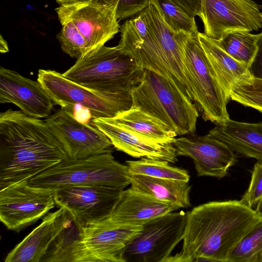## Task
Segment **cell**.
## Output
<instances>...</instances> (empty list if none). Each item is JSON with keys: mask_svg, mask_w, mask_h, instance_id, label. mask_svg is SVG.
I'll use <instances>...</instances> for the list:
<instances>
[{"mask_svg": "<svg viewBox=\"0 0 262 262\" xmlns=\"http://www.w3.org/2000/svg\"><path fill=\"white\" fill-rule=\"evenodd\" d=\"M262 220L241 200L209 202L187 212L181 250L166 262H228L241 241Z\"/></svg>", "mask_w": 262, "mask_h": 262, "instance_id": "cell-1", "label": "cell"}, {"mask_svg": "<svg viewBox=\"0 0 262 262\" xmlns=\"http://www.w3.org/2000/svg\"><path fill=\"white\" fill-rule=\"evenodd\" d=\"M69 159L45 120L9 109L0 114V188Z\"/></svg>", "mask_w": 262, "mask_h": 262, "instance_id": "cell-2", "label": "cell"}, {"mask_svg": "<svg viewBox=\"0 0 262 262\" xmlns=\"http://www.w3.org/2000/svg\"><path fill=\"white\" fill-rule=\"evenodd\" d=\"M144 71L134 57L118 46L104 45L77 59L62 74L91 90L120 93L130 92L141 81Z\"/></svg>", "mask_w": 262, "mask_h": 262, "instance_id": "cell-3", "label": "cell"}, {"mask_svg": "<svg viewBox=\"0 0 262 262\" xmlns=\"http://www.w3.org/2000/svg\"><path fill=\"white\" fill-rule=\"evenodd\" d=\"M130 93L132 107L161 120L178 135L195 132L199 117L196 107L167 78L144 69L141 81Z\"/></svg>", "mask_w": 262, "mask_h": 262, "instance_id": "cell-4", "label": "cell"}, {"mask_svg": "<svg viewBox=\"0 0 262 262\" xmlns=\"http://www.w3.org/2000/svg\"><path fill=\"white\" fill-rule=\"evenodd\" d=\"M126 165L117 161L112 152L78 159H68L29 180L34 186L54 191L79 185L124 189L130 184Z\"/></svg>", "mask_w": 262, "mask_h": 262, "instance_id": "cell-5", "label": "cell"}, {"mask_svg": "<svg viewBox=\"0 0 262 262\" xmlns=\"http://www.w3.org/2000/svg\"><path fill=\"white\" fill-rule=\"evenodd\" d=\"M198 35L181 32L187 80L203 119L220 124L229 119L227 104L230 98L219 81Z\"/></svg>", "mask_w": 262, "mask_h": 262, "instance_id": "cell-6", "label": "cell"}, {"mask_svg": "<svg viewBox=\"0 0 262 262\" xmlns=\"http://www.w3.org/2000/svg\"><path fill=\"white\" fill-rule=\"evenodd\" d=\"M37 80L55 104L73 112L76 106L85 108L92 118H113L129 110L131 93H105L90 90L68 79L58 72L40 69Z\"/></svg>", "mask_w": 262, "mask_h": 262, "instance_id": "cell-7", "label": "cell"}, {"mask_svg": "<svg viewBox=\"0 0 262 262\" xmlns=\"http://www.w3.org/2000/svg\"><path fill=\"white\" fill-rule=\"evenodd\" d=\"M187 212H171L142 225L140 232L127 246L125 262H166L183 240Z\"/></svg>", "mask_w": 262, "mask_h": 262, "instance_id": "cell-8", "label": "cell"}, {"mask_svg": "<svg viewBox=\"0 0 262 262\" xmlns=\"http://www.w3.org/2000/svg\"><path fill=\"white\" fill-rule=\"evenodd\" d=\"M56 205L53 191L24 181L0 190V220L18 232L43 218Z\"/></svg>", "mask_w": 262, "mask_h": 262, "instance_id": "cell-9", "label": "cell"}, {"mask_svg": "<svg viewBox=\"0 0 262 262\" xmlns=\"http://www.w3.org/2000/svg\"><path fill=\"white\" fill-rule=\"evenodd\" d=\"M45 121L70 159L113 151L114 148L110 139L91 120L86 122L80 121L68 109L61 108Z\"/></svg>", "mask_w": 262, "mask_h": 262, "instance_id": "cell-10", "label": "cell"}, {"mask_svg": "<svg viewBox=\"0 0 262 262\" xmlns=\"http://www.w3.org/2000/svg\"><path fill=\"white\" fill-rule=\"evenodd\" d=\"M200 18L204 34L216 40L233 31L262 28V12L252 0H202Z\"/></svg>", "mask_w": 262, "mask_h": 262, "instance_id": "cell-11", "label": "cell"}, {"mask_svg": "<svg viewBox=\"0 0 262 262\" xmlns=\"http://www.w3.org/2000/svg\"><path fill=\"white\" fill-rule=\"evenodd\" d=\"M124 189L101 186L79 185L53 191L56 205L64 207L81 224L99 222L112 214Z\"/></svg>", "mask_w": 262, "mask_h": 262, "instance_id": "cell-12", "label": "cell"}, {"mask_svg": "<svg viewBox=\"0 0 262 262\" xmlns=\"http://www.w3.org/2000/svg\"><path fill=\"white\" fill-rule=\"evenodd\" d=\"M117 7L108 6L99 0L55 9L60 24L72 22L84 37L90 52L104 45L120 32Z\"/></svg>", "mask_w": 262, "mask_h": 262, "instance_id": "cell-13", "label": "cell"}, {"mask_svg": "<svg viewBox=\"0 0 262 262\" xmlns=\"http://www.w3.org/2000/svg\"><path fill=\"white\" fill-rule=\"evenodd\" d=\"M120 32L118 46L120 48L134 57L143 69L158 73L177 85L160 43L140 13L124 21Z\"/></svg>", "mask_w": 262, "mask_h": 262, "instance_id": "cell-14", "label": "cell"}, {"mask_svg": "<svg viewBox=\"0 0 262 262\" xmlns=\"http://www.w3.org/2000/svg\"><path fill=\"white\" fill-rule=\"evenodd\" d=\"M173 145L178 156L192 159L198 176L223 178L236 161L234 151L209 133L202 136L176 138Z\"/></svg>", "mask_w": 262, "mask_h": 262, "instance_id": "cell-15", "label": "cell"}, {"mask_svg": "<svg viewBox=\"0 0 262 262\" xmlns=\"http://www.w3.org/2000/svg\"><path fill=\"white\" fill-rule=\"evenodd\" d=\"M0 103H12L28 116L47 118L55 104L40 82L0 68Z\"/></svg>", "mask_w": 262, "mask_h": 262, "instance_id": "cell-16", "label": "cell"}, {"mask_svg": "<svg viewBox=\"0 0 262 262\" xmlns=\"http://www.w3.org/2000/svg\"><path fill=\"white\" fill-rule=\"evenodd\" d=\"M91 120L117 150L136 158L159 159L171 163L178 160L172 142L160 141L141 135L117 123L112 118H92Z\"/></svg>", "mask_w": 262, "mask_h": 262, "instance_id": "cell-17", "label": "cell"}, {"mask_svg": "<svg viewBox=\"0 0 262 262\" xmlns=\"http://www.w3.org/2000/svg\"><path fill=\"white\" fill-rule=\"evenodd\" d=\"M157 39L178 89L194 104L195 98L187 80L181 32L167 25L154 0L139 13Z\"/></svg>", "mask_w": 262, "mask_h": 262, "instance_id": "cell-18", "label": "cell"}, {"mask_svg": "<svg viewBox=\"0 0 262 262\" xmlns=\"http://www.w3.org/2000/svg\"><path fill=\"white\" fill-rule=\"evenodd\" d=\"M74 219L64 207L48 213L41 223L7 254L5 262H39Z\"/></svg>", "mask_w": 262, "mask_h": 262, "instance_id": "cell-19", "label": "cell"}, {"mask_svg": "<svg viewBox=\"0 0 262 262\" xmlns=\"http://www.w3.org/2000/svg\"><path fill=\"white\" fill-rule=\"evenodd\" d=\"M180 208L139 192L132 187L124 190L120 202L109 216L114 222L126 225H143Z\"/></svg>", "mask_w": 262, "mask_h": 262, "instance_id": "cell-20", "label": "cell"}, {"mask_svg": "<svg viewBox=\"0 0 262 262\" xmlns=\"http://www.w3.org/2000/svg\"><path fill=\"white\" fill-rule=\"evenodd\" d=\"M208 133L234 152L262 161V122H240L229 118Z\"/></svg>", "mask_w": 262, "mask_h": 262, "instance_id": "cell-21", "label": "cell"}, {"mask_svg": "<svg viewBox=\"0 0 262 262\" xmlns=\"http://www.w3.org/2000/svg\"><path fill=\"white\" fill-rule=\"evenodd\" d=\"M129 180L132 188L150 197L180 208L191 206L188 182L132 174Z\"/></svg>", "mask_w": 262, "mask_h": 262, "instance_id": "cell-22", "label": "cell"}, {"mask_svg": "<svg viewBox=\"0 0 262 262\" xmlns=\"http://www.w3.org/2000/svg\"><path fill=\"white\" fill-rule=\"evenodd\" d=\"M198 36L219 81L229 96L232 85L248 73V66L227 54L221 48L218 40L209 38L200 32Z\"/></svg>", "mask_w": 262, "mask_h": 262, "instance_id": "cell-23", "label": "cell"}, {"mask_svg": "<svg viewBox=\"0 0 262 262\" xmlns=\"http://www.w3.org/2000/svg\"><path fill=\"white\" fill-rule=\"evenodd\" d=\"M112 119L132 130L156 140L173 143L178 136L166 124L138 107L132 106Z\"/></svg>", "mask_w": 262, "mask_h": 262, "instance_id": "cell-24", "label": "cell"}, {"mask_svg": "<svg viewBox=\"0 0 262 262\" xmlns=\"http://www.w3.org/2000/svg\"><path fill=\"white\" fill-rule=\"evenodd\" d=\"M125 162L129 174H132L187 182H189L190 177L186 170L172 166L165 160L142 158L140 160H128Z\"/></svg>", "mask_w": 262, "mask_h": 262, "instance_id": "cell-25", "label": "cell"}, {"mask_svg": "<svg viewBox=\"0 0 262 262\" xmlns=\"http://www.w3.org/2000/svg\"><path fill=\"white\" fill-rule=\"evenodd\" d=\"M258 34L243 30H235L218 40L221 48L236 60L248 66L256 50Z\"/></svg>", "mask_w": 262, "mask_h": 262, "instance_id": "cell-26", "label": "cell"}, {"mask_svg": "<svg viewBox=\"0 0 262 262\" xmlns=\"http://www.w3.org/2000/svg\"><path fill=\"white\" fill-rule=\"evenodd\" d=\"M229 96L233 101L262 112V79L247 73L232 85Z\"/></svg>", "mask_w": 262, "mask_h": 262, "instance_id": "cell-27", "label": "cell"}, {"mask_svg": "<svg viewBox=\"0 0 262 262\" xmlns=\"http://www.w3.org/2000/svg\"><path fill=\"white\" fill-rule=\"evenodd\" d=\"M168 27L175 32H184L190 35L199 33L195 17L190 16L170 0H154Z\"/></svg>", "mask_w": 262, "mask_h": 262, "instance_id": "cell-28", "label": "cell"}, {"mask_svg": "<svg viewBox=\"0 0 262 262\" xmlns=\"http://www.w3.org/2000/svg\"><path fill=\"white\" fill-rule=\"evenodd\" d=\"M228 262H262V220L237 245Z\"/></svg>", "mask_w": 262, "mask_h": 262, "instance_id": "cell-29", "label": "cell"}, {"mask_svg": "<svg viewBox=\"0 0 262 262\" xmlns=\"http://www.w3.org/2000/svg\"><path fill=\"white\" fill-rule=\"evenodd\" d=\"M61 25L62 28L57 38L65 53L78 59L90 52L84 37L72 22L66 21Z\"/></svg>", "mask_w": 262, "mask_h": 262, "instance_id": "cell-30", "label": "cell"}, {"mask_svg": "<svg viewBox=\"0 0 262 262\" xmlns=\"http://www.w3.org/2000/svg\"><path fill=\"white\" fill-rule=\"evenodd\" d=\"M248 206L260 210L262 206V161H257L252 171L251 178L247 190L241 200Z\"/></svg>", "mask_w": 262, "mask_h": 262, "instance_id": "cell-31", "label": "cell"}, {"mask_svg": "<svg viewBox=\"0 0 262 262\" xmlns=\"http://www.w3.org/2000/svg\"><path fill=\"white\" fill-rule=\"evenodd\" d=\"M110 7H117L116 16L122 20L142 11L151 0H99Z\"/></svg>", "mask_w": 262, "mask_h": 262, "instance_id": "cell-32", "label": "cell"}, {"mask_svg": "<svg viewBox=\"0 0 262 262\" xmlns=\"http://www.w3.org/2000/svg\"><path fill=\"white\" fill-rule=\"evenodd\" d=\"M247 70L251 76L262 79V32L258 34L256 52Z\"/></svg>", "mask_w": 262, "mask_h": 262, "instance_id": "cell-33", "label": "cell"}, {"mask_svg": "<svg viewBox=\"0 0 262 262\" xmlns=\"http://www.w3.org/2000/svg\"><path fill=\"white\" fill-rule=\"evenodd\" d=\"M178 6L190 16L195 17L201 15L202 0H170Z\"/></svg>", "mask_w": 262, "mask_h": 262, "instance_id": "cell-34", "label": "cell"}, {"mask_svg": "<svg viewBox=\"0 0 262 262\" xmlns=\"http://www.w3.org/2000/svg\"><path fill=\"white\" fill-rule=\"evenodd\" d=\"M90 1L91 0H56V2L61 6H68L84 3Z\"/></svg>", "mask_w": 262, "mask_h": 262, "instance_id": "cell-35", "label": "cell"}, {"mask_svg": "<svg viewBox=\"0 0 262 262\" xmlns=\"http://www.w3.org/2000/svg\"><path fill=\"white\" fill-rule=\"evenodd\" d=\"M0 51L2 53H5L9 52V48L7 41L1 35L0 39Z\"/></svg>", "mask_w": 262, "mask_h": 262, "instance_id": "cell-36", "label": "cell"}, {"mask_svg": "<svg viewBox=\"0 0 262 262\" xmlns=\"http://www.w3.org/2000/svg\"><path fill=\"white\" fill-rule=\"evenodd\" d=\"M259 8L262 9V6L259 5Z\"/></svg>", "mask_w": 262, "mask_h": 262, "instance_id": "cell-37", "label": "cell"}]
</instances>
